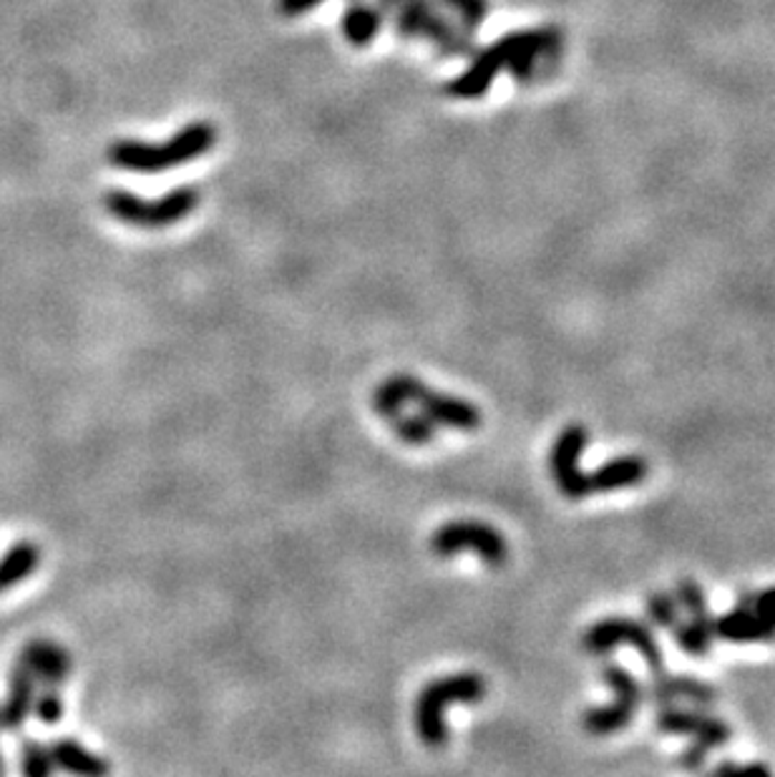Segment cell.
Wrapping results in <instances>:
<instances>
[{
    "label": "cell",
    "instance_id": "cell-11",
    "mask_svg": "<svg viewBox=\"0 0 775 777\" xmlns=\"http://www.w3.org/2000/svg\"><path fill=\"white\" fill-rule=\"evenodd\" d=\"M38 692V679L33 667L28 665L23 654H18L16 665L8 679V692L0 705V729L6 733H21L28 719L33 717V703Z\"/></svg>",
    "mask_w": 775,
    "mask_h": 777
},
{
    "label": "cell",
    "instance_id": "cell-9",
    "mask_svg": "<svg viewBox=\"0 0 775 777\" xmlns=\"http://www.w3.org/2000/svg\"><path fill=\"white\" fill-rule=\"evenodd\" d=\"M590 433L584 425H566L554 441L550 453V471L562 494L570 501H582L592 494L590 473L580 468L582 451L587 448Z\"/></svg>",
    "mask_w": 775,
    "mask_h": 777
},
{
    "label": "cell",
    "instance_id": "cell-30",
    "mask_svg": "<svg viewBox=\"0 0 775 777\" xmlns=\"http://www.w3.org/2000/svg\"><path fill=\"white\" fill-rule=\"evenodd\" d=\"M6 770H8V767H6V760H3V753H0V775H6Z\"/></svg>",
    "mask_w": 775,
    "mask_h": 777
},
{
    "label": "cell",
    "instance_id": "cell-1",
    "mask_svg": "<svg viewBox=\"0 0 775 777\" xmlns=\"http://www.w3.org/2000/svg\"><path fill=\"white\" fill-rule=\"evenodd\" d=\"M409 405L419 407V413H423L431 423H436V428L446 425V428L469 433L481 425V411L474 403L433 391V387L423 385L419 377L409 373H395L375 387L373 407L383 421L395 418Z\"/></svg>",
    "mask_w": 775,
    "mask_h": 777
},
{
    "label": "cell",
    "instance_id": "cell-2",
    "mask_svg": "<svg viewBox=\"0 0 775 777\" xmlns=\"http://www.w3.org/2000/svg\"><path fill=\"white\" fill-rule=\"evenodd\" d=\"M214 144L217 129L207 121H194V124L179 129L167 144H149V141L137 139L113 141L109 147V161L127 172L157 174L204 157Z\"/></svg>",
    "mask_w": 775,
    "mask_h": 777
},
{
    "label": "cell",
    "instance_id": "cell-14",
    "mask_svg": "<svg viewBox=\"0 0 775 777\" xmlns=\"http://www.w3.org/2000/svg\"><path fill=\"white\" fill-rule=\"evenodd\" d=\"M650 697L657 699V703H675V699H687L697 707H707L717 703V692L715 687L701 682L695 677L685 675H663V669L655 672V679H652Z\"/></svg>",
    "mask_w": 775,
    "mask_h": 777
},
{
    "label": "cell",
    "instance_id": "cell-27",
    "mask_svg": "<svg viewBox=\"0 0 775 777\" xmlns=\"http://www.w3.org/2000/svg\"><path fill=\"white\" fill-rule=\"evenodd\" d=\"M707 753H711V747H705L703 743L695 740L683 755H680V765L687 767V770H697V767L705 765Z\"/></svg>",
    "mask_w": 775,
    "mask_h": 777
},
{
    "label": "cell",
    "instance_id": "cell-5",
    "mask_svg": "<svg viewBox=\"0 0 775 777\" xmlns=\"http://www.w3.org/2000/svg\"><path fill=\"white\" fill-rule=\"evenodd\" d=\"M391 16L395 33L405 38V41H411V38H429L439 53L449 56V59L469 56L471 51L474 33L449 21L441 13L439 0H401Z\"/></svg>",
    "mask_w": 775,
    "mask_h": 777
},
{
    "label": "cell",
    "instance_id": "cell-8",
    "mask_svg": "<svg viewBox=\"0 0 775 777\" xmlns=\"http://www.w3.org/2000/svg\"><path fill=\"white\" fill-rule=\"evenodd\" d=\"M620 644H630V647H635L652 672L663 669V649H660L652 629L642 622L607 617L597 624H592L582 637V647L590 654H607L614 647H620Z\"/></svg>",
    "mask_w": 775,
    "mask_h": 777
},
{
    "label": "cell",
    "instance_id": "cell-19",
    "mask_svg": "<svg viewBox=\"0 0 775 777\" xmlns=\"http://www.w3.org/2000/svg\"><path fill=\"white\" fill-rule=\"evenodd\" d=\"M675 599L687 612V619L701 624L707 632H713V614L711 606H707V596L703 592V586L695 579H680L675 589Z\"/></svg>",
    "mask_w": 775,
    "mask_h": 777
},
{
    "label": "cell",
    "instance_id": "cell-4",
    "mask_svg": "<svg viewBox=\"0 0 775 777\" xmlns=\"http://www.w3.org/2000/svg\"><path fill=\"white\" fill-rule=\"evenodd\" d=\"M103 206L113 220L139 230H164L187 220L200 206V189L177 186L159 199H141L127 189H111L103 196Z\"/></svg>",
    "mask_w": 775,
    "mask_h": 777
},
{
    "label": "cell",
    "instance_id": "cell-26",
    "mask_svg": "<svg viewBox=\"0 0 775 777\" xmlns=\"http://www.w3.org/2000/svg\"><path fill=\"white\" fill-rule=\"evenodd\" d=\"M743 602H748L755 614H761L763 619H768L775 627V586H771V589H763V592L743 594Z\"/></svg>",
    "mask_w": 775,
    "mask_h": 777
},
{
    "label": "cell",
    "instance_id": "cell-7",
    "mask_svg": "<svg viewBox=\"0 0 775 777\" xmlns=\"http://www.w3.org/2000/svg\"><path fill=\"white\" fill-rule=\"evenodd\" d=\"M602 679L614 689L617 699H614L612 705L592 707L584 713L582 727L587 729L590 735H597V737L612 735L617 733V729L627 727L632 719H635V713L642 705V699H645V689H642L640 682L632 677L625 667L604 665Z\"/></svg>",
    "mask_w": 775,
    "mask_h": 777
},
{
    "label": "cell",
    "instance_id": "cell-22",
    "mask_svg": "<svg viewBox=\"0 0 775 777\" xmlns=\"http://www.w3.org/2000/svg\"><path fill=\"white\" fill-rule=\"evenodd\" d=\"M18 767H21V773L28 777H49L56 770L51 750L36 740H26L21 745V753H18Z\"/></svg>",
    "mask_w": 775,
    "mask_h": 777
},
{
    "label": "cell",
    "instance_id": "cell-10",
    "mask_svg": "<svg viewBox=\"0 0 775 777\" xmlns=\"http://www.w3.org/2000/svg\"><path fill=\"white\" fill-rule=\"evenodd\" d=\"M657 729L665 735H690L697 743L711 747V750L731 743L733 735L731 725L723 723V719L705 715L701 709L673 707L670 703L657 713Z\"/></svg>",
    "mask_w": 775,
    "mask_h": 777
},
{
    "label": "cell",
    "instance_id": "cell-12",
    "mask_svg": "<svg viewBox=\"0 0 775 777\" xmlns=\"http://www.w3.org/2000/svg\"><path fill=\"white\" fill-rule=\"evenodd\" d=\"M713 637L733 644H758L775 642V627L751 609L748 602H738L733 612L713 619Z\"/></svg>",
    "mask_w": 775,
    "mask_h": 777
},
{
    "label": "cell",
    "instance_id": "cell-21",
    "mask_svg": "<svg viewBox=\"0 0 775 777\" xmlns=\"http://www.w3.org/2000/svg\"><path fill=\"white\" fill-rule=\"evenodd\" d=\"M670 629L675 634L677 647L685 654H690V657H697V659L707 657V652L713 647V632H707L705 627H701V624L683 617H680Z\"/></svg>",
    "mask_w": 775,
    "mask_h": 777
},
{
    "label": "cell",
    "instance_id": "cell-13",
    "mask_svg": "<svg viewBox=\"0 0 775 777\" xmlns=\"http://www.w3.org/2000/svg\"><path fill=\"white\" fill-rule=\"evenodd\" d=\"M28 665L33 667L38 685L63 687L71 677V654L51 639H33L21 649Z\"/></svg>",
    "mask_w": 775,
    "mask_h": 777
},
{
    "label": "cell",
    "instance_id": "cell-23",
    "mask_svg": "<svg viewBox=\"0 0 775 777\" xmlns=\"http://www.w3.org/2000/svg\"><path fill=\"white\" fill-rule=\"evenodd\" d=\"M66 713V703L61 695V687H49L41 685V692H36V703H33V717L41 725H59Z\"/></svg>",
    "mask_w": 775,
    "mask_h": 777
},
{
    "label": "cell",
    "instance_id": "cell-16",
    "mask_svg": "<svg viewBox=\"0 0 775 777\" xmlns=\"http://www.w3.org/2000/svg\"><path fill=\"white\" fill-rule=\"evenodd\" d=\"M645 476H647V463L640 456H620L607 461L594 473H590V486H592V494H607V491L637 486V483L645 481Z\"/></svg>",
    "mask_w": 775,
    "mask_h": 777
},
{
    "label": "cell",
    "instance_id": "cell-29",
    "mask_svg": "<svg viewBox=\"0 0 775 777\" xmlns=\"http://www.w3.org/2000/svg\"><path fill=\"white\" fill-rule=\"evenodd\" d=\"M401 0H378V8L387 16V13H393L395 11V6H399Z\"/></svg>",
    "mask_w": 775,
    "mask_h": 777
},
{
    "label": "cell",
    "instance_id": "cell-6",
    "mask_svg": "<svg viewBox=\"0 0 775 777\" xmlns=\"http://www.w3.org/2000/svg\"><path fill=\"white\" fill-rule=\"evenodd\" d=\"M431 552L439 558H453L461 552L479 554L486 566H504L509 558V544L491 524L484 521H449L431 536Z\"/></svg>",
    "mask_w": 775,
    "mask_h": 777
},
{
    "label": "cell",
    "instance_id": "cell-17",
    "mask_svg": "<svg viewBox=\"0 0 775 777\" xmlns=\"http://www.w3.org/2000/svg\"><path fill=\"white\" fill-rule=\"evenodd\" d=\"M41 564V548L33 542H18L0 556V594L13 589Z\"/></svg>",
    "mask_w": 775,
    "mask_h": 777
},
{
    "label": "cell",
    "instance_id": "cell-25",
    "mask_svg": "<svg viewBox=\"0 0 775 777\" xmlns=\"http://www.w3.org/2000/svg\"><path fill=\"white\" fill-rule=\"evenodd\" d=\"M645 606H647L652 622L660 624V627H665V629L673 627V624L680 619V604L673 594H665V592L650 594Z\"/></svg>",
    "mask_w": 775,
    "mask_h": 777
},
{
    "label": "cell",
    "instance_id": "cell-28",
    "mask_svg": "<svg viewBox=\"0 0 775 777\" xmlns=\"http://www.w3.org/2000/svg\"><path fill=\"white\" fill-rule=\"evenodd\" d=\"M320 3H323V0H278V11L282 16L295 18V16L313 11V8L320 6Z\"/></svg>",
    "mask_w": 775,
    "mask_h": 777
},
{
    "label": "cell",
    "instance_id": "cell-3",
    "mask_svg": "<svg viewBox=\"0 0 775 777\" xmlns=\"http://www.w3.org/2000/svg\"><path fill=\"white\" fill-rule=\"evenodd\" d=\"M486 682L479 672H456L439 677L419 692L413 707V725L425 747L439 750L449 743L446 713L453 705H479L486 695Z\"/></svg>",
    "mask_w": 775,
    "mask_h": 777
},
{
    "label": "cell",
    "instance_id": "cell-24",
    "mask_svg": "<svg viewBox=\"0 0 775 777\" xmlns=\"http://www.w3.org/2000/svg\"><path fill=\"white\" fill-rule=\"evenodd\" d=\"M439 3L451 8L459 18V26L469 33H474L489 16V0H439Z\"/></svg>",
    "mask_w": 775,
    "mask_h": 777
},
{
    "label": "cell",
    "instance_id": "cell-15",
    "mask_svg": "<svg viewBox=\"0 0 775 777\" xmlns=\"http://www.w3.org/2000/svg\"><path fill=\"white\" fill-rule=\"evenodd\" d=\"M49 750L53 757V765L69 775L101 777L111 770V765L103 760L101 755L87 750V747L71 740V737H59V740H53L49 745Z\"/></svg>",
    "mask_w": 775,
    "mask_h": 777
},
{
    "label": "cell",
    "instance_id": "cell-20",
    "mask_svg": "<svg viewBox=\"0 0 775 777\" xmlns=\"http://www.w3.org/2000/svg\"><path fill=\"white\" fill-rule=\"evenodd\" d=\"M387 423H391L393 433L399 435V441L405 445H429L436 441V423H431L423 413L409 415L405 411H401Z\"/></svg>",
    "mask_w": 775,
    "mask_h": 777
},
{
    "label": "cell",
    "instance_id": "cell-18",
    "mask_svg": "<svg viewBox=\"0 0 775 777\" xmlns=\"http://www.w3.org/2000/svg\"><path fill=\"white\" fill-rule=\"evenodd\" d=\"M383 21H385V13L381 11V8L361 3V0H358V3H353L345 11L340 28H343V36H345L348 43L363 49V46L375 41V36L381 33V28H383Z\"/></svg>",
    "mask_w": 775,
    "mask_h": 777
}]
</instances>
